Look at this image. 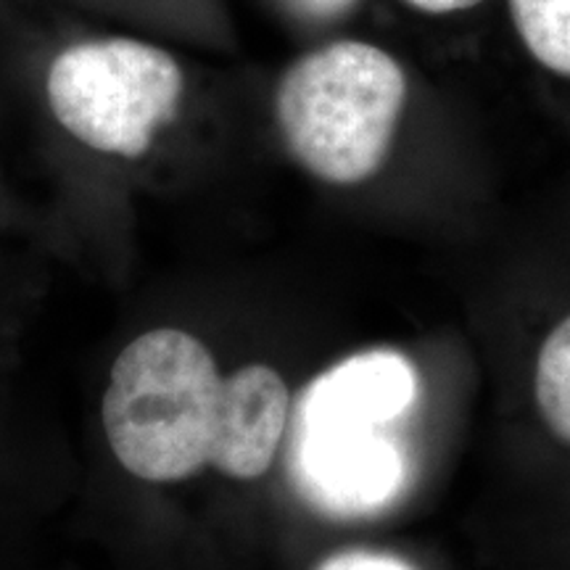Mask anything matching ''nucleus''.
I'll return each instance as SVG.
<instances>
[{
  "instance_id": "nucleus-1",
  "label": "nucleus",
  "mask_w": 570,
  "mask_h": 570,
  "mask_svg": "<svg viewBox=\"0 0 570 570\" xmlns=\"http://www.w3.org/2000/svg\"><path fill=\"white\" fill-rule=\"evenodd\" d=\"M417 396L415 365L391 348L354 354L317 375L296 410L294 475L304 494L344 518L386 510L410 475L391 423Z\"/></svg>"
},
{
  "instance_id": "nucleus-2",
  "label": "nucleus",
  "mask_w": 570,
  "mask_h": 570,
  "mask_svg": "<svg viewBox=\"0 0 570 570\" xmlns=\"http://www.w3.org/2000/svg\"><path fill=\"white\" fill-rule=\"evenodd\" d=\"M225 377L204 341L156 327L122 348L101 420L114 458L148 483H180L212 465Z\"/></svg>"
},
{
  "instance_id": "nucleus-3",
  "label": "nucleus",
  "mask_w": 570,
  "mask_h": 570,
  "mask_svg": "<svg viewBox=\"0 0 570 570\" xmlns=\"http://www.w3.org/2000/svg\"><path fill=\"white\" fill-rule=\"evenodd\" d=\"M407 101L394 56L360 40L306 53L283 75L275 114L288 151L317 180L360 185L377 175Z\"/></svg>"
},
{
  "instance_id": "nucleus-4",
  "label": "nucleus",
  "mask_w": 570,
  "mask_h": 570,
  "mask_svg": "<svg viewBox=\"0 0 570 570\" xmlns=\"http://www.w3.org/2000/svg\"><path fill=\"white\" fill-rule=\"evenodd\" d=\"M46 88L53 117L69 135L92 151L138 159L175 119L185 82L161 48L109 38L61 51Z\"/></svg>"
},
{
  "instance_id": "nucleus-5",
  "label": "nucleus",
  "mask_w": 570,
  "mask_h": 570,
  "mask_svg": "<svg viewBox=\"0 0 570 570\" xmlns=\"http://www.w3.org/2000/svg\"><path fill=\"white\" fill-rule=\"evenodd\" d=\"M291 394L277 370L244 365L225 377L219 433L212 468L233 481L262 479L281 452Z\"/></svg>"
},
{
  "instance_id": "nucleus-6",
  "label": "nucleus",
  "mask_w": 570,
  "mask_h": 570,
  "mask_svg": "<svg viewBox=\"0 0 570 570\" xmlns=\"http://www.w3.org/2000/svg\"><path fill=\"white\" fill-rule=\"evenodd\" d=\"M510 13L533 59L570 77V0H510Z\"/></svg>"
},
{
  "instance_id": "nucleus-7",
  "label": "nucleus",
  "mask_w": 570,
  "mask_h": 570,
  "mask_svg": "<svg viewBox=\"0 0 570 570\" xmlns=\"http://www.w3.org/2000/svg\"><path fill=\"white\" fill-rule=\"evenodd\" d=\"M533 396L544 425L570 444V315L554 327L537 356Z\"/></svg>"
},
{
  "instance_id": "nucleus-8",
  "label": "nucleus",
  "mask_w": 570,
  "mask_h": 570,
  "mask_svg": "<svg viewBox=\"0 0 570 570\" xmlns=\"http://www.w3.org/2000/svg\"><path fill=\"white\" fill-rule=\"evenodd\" d=\"M315 570H417L407 560L375 550H346L325 558Z\"/></svg>"
},
{
  "instance_id": "nucleus-9",
  "label": "nucleus",
  "mask_w": 570,
  "mask_h": 570,
  "mask_svg": "<svg viewBox=\"0 0 570 570\" xmlns=\"http://www.w3.org/2000/svg\"><path fill=\"white\" fill-rule=\"evenodd\" d=\"M281 3L304 21H333L352 11L360 0H281Z\"/></svg>"
},
{
  "instance_id": "nucleus-10",
  "label": "nucleus",
  "mask_w": 570,
  "mask_h": 570,
  "mask_svg": "<svg viewBox=\"0 0 570 570\" xmlns=\"http://www.w3.org/2000/svg\"><path fill=\"white\" fill-rule=\"evenodd\" d=\"M407 3L428 13H452V11L473 9V6H479L481 0H407Z\"/></svg>"
}]
</instances>
